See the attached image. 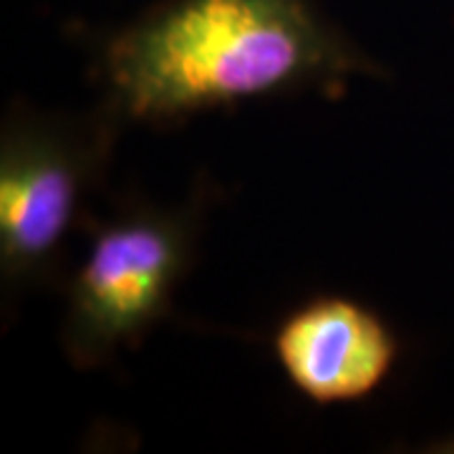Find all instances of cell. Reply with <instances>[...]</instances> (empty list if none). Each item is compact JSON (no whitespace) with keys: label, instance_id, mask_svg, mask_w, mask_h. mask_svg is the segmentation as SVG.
Returning a JSON list of instances; mask_svg holds the SVG:
<instances>
[{"label":"cell","instance_id":"cell-1","mask_svg":"<svg viewBox=\"0 0 454 454\" xmlns=\"http://www.w3.org/2000/svg\"><path fill=\"white\" fill-rule=\"evenodd\" d=\"M94 76L121 129H175L262 98H340L384 68L318 0H162L98 41Z\"/></svg>","mask_w":454,"mask_h":454},{"label":"cell","instance_id":"cell-4","mask_svg":"<svg viewBox=\"0 0 454 454\" xmlns=\"http://www.w3.org/2000/svg\"><path fill=\"white\" fill-rule=\"evenodd\" d=\"M270 348L288 384L318 406L369 399L402 356V340L389 321L339 293L313 295L288 310Z\"/></svg>","mask_w":454,"mask_h":454},{"label":"cell","instance_id":"cell-3","mask_svg":"<svg viewBox=\"0 0 454 454\" xmlns=\"http://www.w3.org/2000/svg\"><path fill=\"white\" fill-rule=\"evenodd\" d=\"M121 127L101 106L41 112L16 101L0 127V280L43 288L64 270L66 245L86 225V202L106 182Z\"/></svg>","mask_w":454,"mask_h":454},{"label":"cell","instance_id":"cell-2","mask_svg":"<svg viewBox=\"0 0 454 454\" xmlns=\"http://www.w3.org/2000/svg\"><path fill=\"white\" fill-rule=\"evenodd\" d=\"M210 192L179 205L129 197L106 217H89L83 260L66 283L61 348L74 369L112 364L169 318L190 276L207 220Z\"/></svg>","mask_w":454,"mask_h":454},{"label":"cell","instance_id":"cell-5","mask_svg":"<svg viewBox=\"0 0 454 454\" xmlns=\"http://www.w3.org/2000/svg\"><path fill=\"white\" fill-rule=\"evenodd\" d=\"M424 452H434V454H454V432L444 434V437L434 439L429 447H424Z\"/></svg>","mask_w":454,"mask_h":454}]
</instances>
